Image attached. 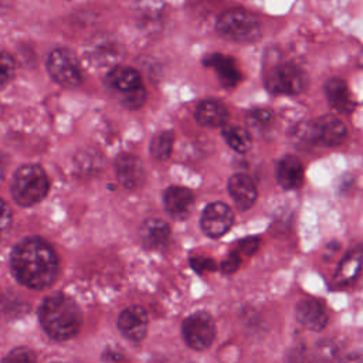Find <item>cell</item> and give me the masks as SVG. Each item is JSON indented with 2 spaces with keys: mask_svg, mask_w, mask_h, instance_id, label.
<instances>
[{
  "mask_svg": "<svg viewBox=\"0 0 363 363\" xmlns=\"http://www.w3.org/2000/svg\"><path fill=\"white\" fill-rule=\"evenodd\" d=\"M139 237L149 250L163 248L170 238V227L160 218H147L139 228Z\"/></svg>",
  "mask_w": 363,
  "mask_h": 363,
  "instance_id": "e0dca14e",
  "label": "cell"
},
{
  "mask_svg": "<svg viewBox=\"0 0 363 363\" xmlns=\"http://www.w3.org/2000/svg\"><path fill=\"white\" fill-rule=\"evenodd\" d=\"M191 267H193L197 272H203V271H213V269L216 268V264H214L213 259H210V258L194 257V258H191Z\"/></svg>",
  "mask_w": 363,
  "mask_h": 363,
  "instance_id": "1f68e13d",
  "label": "cell"
},
{
  "mask_svg": "<svg viewBox=\"0 0 363 363\" xmlns=\"http://www.w3.org/2000/svg\"><path fill=\"white\" fill-rule=\"evenodd\" d=\"M241 261H242V259L233 251V252L223 261L221 268H223V271H224L225 274H233L235 269H238Z\"/></svg>",
  "mask_w": 363,
  "mask_h": 363,
  "instance_id": "4dcf8cb0",
  "label": "cell"
},
{
  "mask_svg": "<svg viewBox=\"0 0 363 363\" xmlns=\"http://www.w3.org/2000/svg\"><path fill=\"white\" fill-rule=\"evenodd\" d=\"M248 119H250L252 123H255V125H264V123L271 122L272 115H271V112L267 111V109H255V111L250 112Z\"/></svg>",
  "mask_w": 363,
  "mask_h": 363,
  "instance_id": "f1b7e54d",
  "label": "cell"
},
{
  "mask_svg": "<svg viewBox=\"0 0 363 363\" xmlns=\"http://www.w3.org/2000/svg\"><path fill=\"white\" fill-rule=\"evenodd\" d=\"M174 135L173 130H162L156 133L150 142V153L156 160H166L172 155Z\"/></svg>",
  "mask_w": 363,
  "mask_h": 363,
  "instance_id": "603a6c76",
  "label": "cell"
},
{
  "mask_svg": "<svg viewBox=\"0 0 363 363\" xmlns=\"http://www.w3.org/2000/svg\"><path fill=\"white\" fill-rule=\"evenodd\" d=\"M311 138L323 146H337L340 145L346 135L345 123L333 115H323L313 122L309 129Z\"/></svg>",
  "mask_w": 363,
  "mask_h": 363,
  "instance_id": "30bf717a",
  "label": "cell"
},
{
  "mask_svg": "<svg viewBox=\"0 0 363 363\" xmlns=\"http://www.w3.org/2000/svg\"><path fill=\"white\" fill-rule=\"evenodd\" d=\"M16 71V64L11 55L0 51V89L4 88L13 78Z\"/></svg>",
  "mask_w": 363,
  "mask_h": 363,
  "instance_id": "cb8c5ba5",
  "label": "cell"
},
{
  "mask_svg": "<svg viewBox=\"0 0 363 363\" xmlns=\"http://www.w3.org/2000/svg\"><path fill=\"white\" fill-rule=\"evenodd\" d=\"M47 71L60 85L74 88L82 81V71L77 55L68 48H55L48 54Z\"/></svg>",
  "mask_w": 363,
  "mask_h": 363,
  "instance_id": "52a82bcc",
  "label": "cell"
},
{
  "mask_svg": "<svg viewBox=\"0 0 363 363\" xmlns=\"http://www.w3.org/2000/svg\"><path fill=\"white\" fill-rule=\"evenodd\" d=\"M182 335L191 349H207L216 336V325L211 315L204 311L189 315L182 323Z\"/></svg>",
  "mask_w": 363,
  "mask_h": 363,
  "instance_id": "ba28073f",
  "label": "cell"
},
{
  "mask_svg": "<svg viewBox=\"0 0 363 363\" xmlns=\"http://www.w3.org/2000/svg\"><path fill=\"white\" fill-rule=\"evenodd\" d=\"M360 262H362V248L357 245L342 258L335 274V282L339 285L353 282L359 274Z\"/></svg>",
  "mask_w": 363,
  "mask_h": 363,
  "instance_id": "44dd1931",
  "label": "cell"
},
{
  "mask_svg": "<svg viewBox=\"0 0 363 363\" xmlns=\"http://www.w3.org/2000/svg\"><path fill=\"white\" fill-rule=\"evenodd\" d=\"M11 223V211L9 206L0 199V238L7 233Z\"/></svg>",
  "mask_w": 363,
  "mask_h": 363,
  "instance_id": "83f0119b",
  "label": "cell"
},
{
  "mask_svg": "<svg viewBox=\"0 0 363 363\" xmlns=\"http://www.w3.org/2000/svg\"><path fill=\"white\" fill-rule=\"evenodd\" d=\"M298 322L309 330H322L328 323V312L323 303L313 298H303L295 306Z\"/></svg>",
  "mask_w": 363,
  "mask_h": 363,
  "instance_id": "7c38bea8",
  "label": "cell"
},
{
  "mask_svg": "<svg viewBox=\"0 0 363 363\" xmlns=\"http://www.w3.org/2000/svg\"><path fill=\"white\" fill-rule=\"evenodd\" d=\"M203 64L216 69L221 85L231 88L235 86L241 79V72L235 65V61L223 54H211L203 60Z\"/></svg>",
  "mask_w": 363,
  "mask_h": 363,
  "instance_id": "d6986e66",
  "label": "cell"
},
{
  "mask_svg": "<svg viewBox=\"0 0 363 363\" xmlns=\"http://www.w3.org/2000/svg\"><path fill=\"white\" fill-rule=\"evenodd\" d=\"M228 193L238 210L245 211L257 200V187L252 179L244 173H235L228 179Z\"/></svg>",
  "mask_w": 363,
  "mask_h": 363,
  "instance_id": "5bb4252c",
  "label": "cell"
},
{
  "mask_svg": "<svg viewBox=\"0 0 363 363\" xmlns=\"http://www.w3.org/2000/svg\"><path fill=\"white\" fill-rule=\"evenodd\" d=\"M265 88L277 95H298L308 86L306 72L294 62H282L272 67L264 78Z\"/></svg>",
  "mask_w": 363,
  "mask_h": 363,
  "instance_id": "8992f818",
  "label": "cell"
},
{
  "mask_svg": "<svg viewBox=\"0 0 363 363\" xmlns=\"http://www.w3.org/2000/svg\"><path fill=\"white\" fill-rule=\"evenodd\" d=\"M258 245H259L258 238H245L237 244V248L234 250V252L242 259L244 257L252 255L257 251Z\"/></svg>",
  "mask_w": 363,
  "mask_h": 363,
  "instance_id": "484cf974",
  "label": "cell"
},
{
  "mask_svg": "<svg viewBox=\"0 0 363 363\" xmlns=\"http://www.w3.org/2000/svg\"><path fill=\"white\" fill-rule=\"evenodd\" d=\"M106 85L119 95L121 104L129 109H138L145 104L146 91L140 74L126 65L113 67L105 78Z\"/></svg>",
  "mask_w": 363,
  "mask_h": 363,
  "instance_id": "277c9868",
  "label": "cell"
},
{
  "mask_svg": "<svg viewBox=\"0 0 363 363\" xmlns=\"http://www.w3.org/2000/svg\"><path fill=\"white\" fill-rule=\"evenodd\" d=\"M11 271L20 284L31 289H44L57 278L58 257L43 238H24L11 252Z\"/></svg>",
  "mask_w": 363,
  "mask_h": 363,
  "instance_id": "6da1fadb",
  "label": "cell"
},
{
  "mask_svg": "<svg viewBox=\"0 0 363 363\" xmlns=\"http://www.w3.org/2000/svg\"><path fill=\"white\" fill-rule=\"evenodd\" d=\"M277 180L285 190L299 189L303 183V166L294 155L284 156L277 166Z\"/></svg>",
  "mask_w": 363,
  "mask_h": 363,
  "instance_id": "2e32d148",
  "label": "cell"
},
{
  "mask_svg": "<svg viewBox=\"0 0 363 363\" xmlns=\"http://www.w3.org/2000/svg\"><path fill=\"white\" fill-rule=\"evenodd\" d=\"M216 30L234 41L251 43L261 37L258 18L241 9H231L221 13L216 21Z\"/></svg>",
  "mask_w": 363,
  "mask_h": 363,
  "instance_id": "5b68a950",
  "label": "cell"
},
{
  "mask_svg": "<svg viewBox=\"0 0 363 363\" xmlns=\"http://www.w3.org/2000/svg\"><path fill=\"white\" fill-rule=\"evenodd\" d=\"M325 95L329 102V105L340 112V113H349L354 109L356 102L349 92V88L346 82L340 78H330L325 84Z\"/></svg>",
  "mask_w": 363,
  "mask_h": 363,
  "instance_id": "ac0fdd59",
  "label": "cell"
},
{
  "mask_svg": "<svg viewBox=\"0 0 363 363\" xmlns=\"http://www.w3.org/2000/svg\"><path fill=\"white\" fill-rule=\"evenodd\" d=\"M1 363H35V354L28 347H16L9 352Z\"/></svg>",
  "mask_w": 363,
  "mask_h": 363,
  "instance_id": "d4e9b609",
  "label": "cell"
},
{
  "mask_svg": "<svg viewBox=\"0 0 363 363\" xmlns=\"http://www.w3.org/2000/svg\"><path fill=\"white\" fill-rule=\"evenodd\" d=\"M115 172L119 183L126 189L140 186L145 179L143 166L139 157L130 153H121L115 160Z\"/></svg>",
  "mask_w": 363,
  "mask_h": 363,
  "instance_id": "9a60e30c",
  "label": "cell"
},
{
  "mask_svg": "<svg viewBox=\"0 0 363 363\" xmlns=\"http://www.w3.org/2000/svg\"><path fill=\"white\" fill-rule=\"evenodd\" d=\"M38 318L43 329L55 340L74 337L82 326V312L78 303L64 294L47 296L40 305Z\"/></svg>",
  "mask_w": 363,
  "mask_h": 363,
  "instance_id": "7a4b0ae2",
  "label": "cell"
},
{
  "mask_svg": "<svg viewBox=\"0 0 363 363\" xmlns=\"http://www.w3.org/2000/svg\"><path fill=\"white\" fill-rule=\"evenodd\" d=\"M194 116L200 125L207 128H217L225 125L228 112L223 104L213 99H204L196 106Z\"/></svg>",
  "mask_w": 363,
  "mask_h": 363,
  "instance_id": "ffe728a7",
  "label": "cell"
},
{
  "mask_svg": "<svg viewBox=\"0 0 363 363\" xmlns=\"http://www.w3.org/2000/svg\"><path fill=\"white\" fill-rule=\"evenodd\" d=\"M147 313L142 306L132 305L123 309L118 318V329L128 340L139 343L147 332Z\"/></svg>",
  "mask_w": 363,
  "mask_h": 363,
  "instance_id": "8fae6325",
  "label": "cell"
},
{
  "mask_svg": "<svg viewBox=\"0 0 363 363\" xmlns=\"http://www.w3.org/2000/svg\"><path fill=\"white\" fill-rule=\"evenodd\" d=\"M102 360L104 363H130L126 356H123L119 350L115 349H106L102 353Z\"/></svg>",
  "mask_w": 363,
  "mask_h": 363,
  "instance_id": "f546056e",
  "label": "cell"
},
{
  "mask_svg": "<svg viewBox=\"0 0 363 363\" xmlns=\"http://www.w3.org/2000/svg\"><path fill=\"white\" fill-rule=\"evenodd\" d=\"M319 360L323 363H333L337 357V347L332 342H325L318 349Z\"/></svg>",
  "mask_w": 363,
  "mask_h": 363,
  "instance_id": "4316f807",
  "label": "cell"
},
{
  "mask_svg": "<svg viewBox=\"0 0 363 363\" xmlns=\"http://www.w3.org/2000/svg\"><path fill=\"white\" fill-rule=\"evenodd\" d=\"M286 363H308V360L303 354V350L295 347V350H292L286 357Z\"/></svg>",
  "mask_w": 363,
  "mask_h": 363,
  "instance_id": "d6a6232c",
  "label": "cell"
},
{
  "mask_svg": "<svg viewBox=\"0 0 363 363\" xmlns=\"http://www.w3.org/2000/svg\"><path fill=\"white\" fill-rule=\"evenodd\" d=\"M221 135L225 143L238 153H245L251 149V136L250 132L238 125H223Z\"/></svg>",
  "mask_w": 363,
  "mask_h": 363,
  "instance_id": "7402d4cb",
  "label": "cell"
},
{
  "mask_svg": "<svg viewBox=\"0 0 363 363\" xmlns=\"http://www.w3.org/2000/svg\"><path fill=\"white\" fill-rule=\"evenodd\" d=\"M234 214L233 210L221 201L210 203L201 213L200 225L206 235L218 238L224 235L233 225Z\"/></svg>",
  "mask_w": 363,
  "mask_h": 363,
  "instance_id": "9c48e42d",
  "label": "cell"
},
{
  "mask_svg": "<svg viewBox=\"0 0 363 363\" xmlns=\"http://www.w3.org/2000/svg\"><path fill=\"white\" fill-rule=\"evenodd\" d=\"M163 201L166 211L176 220H186L194 207L191 190L183 186H170L164 193Z\"/></svg>",
  "mask_w": 363,
  "mask_h": 363,
  "instance_id": "4fadbf2b",
  "label": "cell"
},
{
  "mask_svg": "<svg viewBox=\"0 0 363 363\" xmlns=\"http://www.w3.org/2000/svg\"><path fill=\"white\" fill-rule=\"evenodd\" d=\"M50 180L38 164L18 167L11 182V196L20 206L28 207L40 203L48 193Z\"/></svg>",
  "mask_w": 363,
  "mask_h": 363,
  "instance_id": "3957f363",
  "label": "cell"
}]
</instances>
